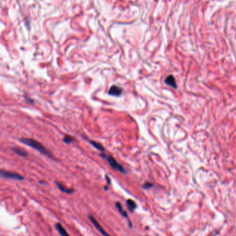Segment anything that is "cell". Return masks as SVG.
Segmentation results:
<instances>
[{"instance_id": "8", "label": "cell", "mask_w": 236, "mask_h": 236, "mask_svg": "<svg viewBox=\"0 0 236 236\" xmlns=\"http://www.w3.org/2000/svg\"><path fill=\"white\" fill-rule=\"evenodd\" d=\"M127 205L128 210L131 211V212L134 211L137 207L136 203L133 200H131V199H128V200L127 201Z\"/></svg>"}, {"instance_id": "12", "label": "cell", "mask_w": 236, "mask_h": 236, "mask_svg": "<svg viewBox=\"0 0 236 236\" xmlns=\"http://www.w3.org/2000/svg\"><path fill=\"white\" fill-rule=\"evenodd\" d=\"M57 185L58 187H59V189L61 190V191H63V192H65L66 193V194H72V193H73V189H66L64 186H63L62 185H61L60 183H57Z\"/></svg>"}, {"instance_id": "9", "label": "cell", "mask_w": 236, "mask_h": 236, "mask_svg": "<svg viewBox=\"0 0 236 236\" xmlns=\"http://www.w3.org/2000/svg\"><path fill=\"white\" fill-rule=\"evenodd\" d=\"M115 206H116V207H117L118 210V211H119V213H120L121 215H122V216H123V217H127V219H128V215H127V213L126 212V211L123 209V208H122V207L121 204L119 203V202H116Z\"/></svg>"}, {"instance_id": "1", "label": "cell", "mask_w": 236, "mask_h": 236, "mask_svg": "<svg viewBox=\"0 0 236 236\" xmlns=\"http://www.w3.org/2000/svg\"><path fill=\"white\" fill-rule=\"evenodd\" d=\"M20 142L24 143V145L32 147L33 149L37 150V151L40 152L42 154L48 156L49 158H53V155H52L51 152L46 147L43 146L41 143L38 142V141L30 138H21L20 139Z\"/></svg>"}, {"instance_id": "5", "label": "cell", "mask_w": 236, "mask_h": 236, "mask_svg": "<svg viewBox=\"0 0 236 236\" xmlns=\"http://www.w3.org/2000/svg\"><path fill=\"white\" fill-rule=\"evenodd\" d=\"M122 93V88L115 85H113L112 87L110 88V89L109 91V94L110 95V96H119Z\"/></svg>"}, {"instance_id": "3", "label": "cell", "mask_w": 236, "mask_h": 236, "mask_svg": "<svg viewBox=\"0 0 236 236\" xmlns=\"http://www.w3.org/2000/svg\"><path fill=\"white\" fill-rule=\"evenodd\" d=\"M0 177H3V178H7V179H12L15 180H23L24 177L20 176V175L9 172L7 171L4 170H0Z\"/></svg>"}, {"instance_id": "10", "label": "cell", "mask_w": 236, "mask_h": 236, "mask_svg": "<svg viewBox=\"0 0 236 236\" xmlns=\"http://www.w3.org/2000/svg\"><path fill=\"white\" fill-rule=\"evenodd\" d=\"M13 150L15 153H17V155L21 156V157H26L27 155H28V153L24 151V150L21 149L20 148H17V147H16V148H13Z\"/></svg>"}, {"instance_id": "4", "label": "cell", "mask_w": 236, "mask_h": 236, "mask_svg": "<svg viewBox=\"0 0 236 236\" xmlns=\"http://www.w3.org/2000/svg\"><path fill=\"white\" fill-rule=\"evenodd\" d=\"M88 218H89L92 224H93V225L95 226V227H96L98 230V231H100V234H102V235H103L104 236H111V235L107 234L105 230H104L103 229L102 226L100 225L99 222H98L97 221V220L96 218H95V217L93 216H90L89 217H88Z\"/></svg>"}, {"instance_id": "11", "label": "cell", "mask_w": 236, "mask_h": 236, "mask_svg": "<svg viewBox=\"0 0 236 236\" xmlns=\"http://www.w3.org/2000/svg\"><path fill=\"white\" fill-rule=\"evenodd\" d=\"M90 143L95 147V148H96L97 150H99V151H104V149L103 146L102 145H100V144L97 143L96 142H93V141H90Z\"/></svg>"}, {"instance_id": "2", "label": "cell", "mask_w": 236, "mask_h": 236, "mask_svg": "<svg viewBox=\"0 0 236 236\" xmlns=\"http://www.w3.org/2000/svg\"><path fill=\"white\" fill-rule=\"evenodd\" d=\"M101 156H102L103 158L106 159L107 162H109L110 166H111V168H113V169L116 170V171H119V172H121L122 173H126V171L124 169V168L122 167L120 164H119L114 158L111 157V156H109V155H104V154L101 155Z\"/></svg>"}, {"instance_id": "6", "label": "cell", "mask_w": 236, "mask_h": 236, "mask_svg": "<svg viewBox=\"0 0 236 236\" xmlns=\"http://www.w3.org/2000/svg\"><path fill=\"white\" fill-rule=\"evenodd\" d=\"M165 83L174 88H177V84H176V79H175L174 77L171 75L167 77L166 79H165Z\"/></svg>"}, {"instance_id": "13", "label": "cell", "mask_w": 236, "mask_h": 236, "mask_svg": "<svg viewBox=\"0 0 236 236\" xmlns=\"http://www.w3.org/2000/svg\"><path fill=\"white\" fill-rule=\"evenodd\" d=\"M63 141L66 144H70L73 142H74V138L70 136H65L64 137Z\"/></svg>"}, {"instance_id": "15", "label": "cell", "mask_w": 236, "mask_h": 236, "mask_svg": "<svg viewBox=\"0 0 236 236\" xmlns=\"http://www.w3.org/2000/svg\"><path fill=\"white\" fill-rule=\"evenodd\" d=\"M106 181H108V184H109V185H110V184H111V181H110L109 177L108 176H106Z\"/></svg>"}, {"instance_id": "7", "label": "cell", "mask_w": 236, "mask_h": 236, "mask_svg": "<svg viewBox=\"0 0 236 236\" xmlns=\"http://www.w3.org/2000/svg\"><path fill=\"white\" fill-rule=\"evenodd\" d=\"M56 228L57 230V231L59 232V234L61 235V236H70L69 234L66 231V229L63 227V226L61 225L60 223L56 224Z\"/></svg>"}, {"instance_id": "14", "label": "cell", "mask_w": 236, "mask_h": 236, "mask_svg": "<svg viewBox=\"0 0 236 236\" xmlns=\"http://www.w3.org/2000/svg\"><path fill=\"white\" fill-rule=\"evenodd\" d=\"M152 186H153V184L150 183V182H146L145 184V185L143 186V188L146 189H149L150 188H151Z\"/></svg>"}]
</instances>
